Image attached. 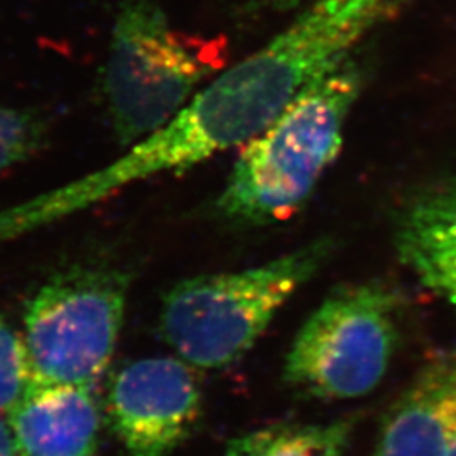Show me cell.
I'll return each mask as SVG.
<instances>
[{"instance_id": "cell-1", "label": "cell", "mask_w": 456, "mask_h": 456, "mask_svg": "<svg viewBox=\"0 0 456 456\" xmlns=\"http://www.w3.org/2000/svg\"><path fill=\"white\" fill-rule=\"evenodd\" d=\"M409 0H313L265 46L218 73L163 129L114 163L17 207L28 232L53 225L163 173H180L242 147L271 126L310 83L340 65Z\"/></svg>"}, {"instance_id": "cell-10", "label": "cell", "mask_w": 456, "mask_h": 456, "mask_svg": "<svg viewBox=\"0 0 456 456\" xmlns=\"http://www.w3.org/2000/svg\"><path fill=\"white\" fill-rule=\"evenodd\" d=\"M395 247L411 273L456 308V180L409 201L395 225Z\"/></svg>"}, {"instance_id": "cell-3", "label": "cell", "mask_w": 456, "mask_h": 456, "mask_svg": "<svg viewBox=\"0 0 456 456\" xmlns=\"http://www.w3.org/2000/svg\"><path fill=\"white\" fill-rule=\"evenodd\" d=\"M227 61L225 41L178 31L159 0H114L100 92L122 146L163 129Z\"/></svg>"}, {"instance_id": "cell-5", "label": "cell", "mask_w": 456, "mask_h": 456, "mask_svg": "<svg viewBox=\"0 0 456 456\" xmlns=\"http://www.w3.org/2000/svg\"><path fill=\"white\" fill-rule=\"evenodd\" d=\"M127 279L73 267L46 281L24 311V346L34 382L94 389L124 325Z\"/></svg>"}, {"instance_id": "cell-8", "label": "cell", "mask_w": 456, "mask_h": 456, "mask_svg": "<svg viewBox=\"0 0 456 456\" xmlns=\"http://www.w3.org/2000/svg\"><path fill=\"white\" fill-rule=\"evenodd\" d=\"M17 455L92 456L100 411L88 387L34 382L7 416Z\"/></svg>"}, {"instance_id": "cell-4", "label": "cell", "mask_w": 456, "mask_h": 456, "mask_svg": "<svg viewBox=\"0 0 456 456\" xmlns=\"http://www.w3.org/2000/svg\"><path fill=\"white\" fill-rule=\"evenodd\" d=\"M326 256L328 245L314 244L257 267L183 281L164 297L166 342L186 363L200 369L227 367L254 346Z\"/></svg>"}, {"instance_id": "cell-7", "label": "cell", "mask_w": 456, "mask_h": 456, "mask_svg": "<svg viewBox=\"0 0 456 456\" xmlns=\"http://www.w3.org/2000/svg\"><path fill=\"white\" fill-rule=\"evenodd\" d=\"M201 392L184 360H135L115 375L107 416L129 456H169L195 428Z\"/></svg>"}, {"instance_id": "cell-2", "label": "cell", "mask_w": 456, "mask_h": 456, "mask_svg": "<svg viewBox=\"0 0 456 456\" xmlns=\"http://www.w3.org/2000/svg\"><path fill=\"white\" fill-rule=\"evenodd\" d=\"M354 54L310 83L242 146L216 201L225 216L264 225L305 205L338 158L346 120L367 83V66Z\"/></svg>"}, {"instance_id": "cell-12", "label": "cell", "mask_w": 456, "mask_h": 456, "mask_svg": "<svg viewBox=\"0 0 456 456\" xmlns=\"http://www.w3.org/2000/svg\"><path fill=\"white\" fill-rule=\"evenodd\" d=\"M48 115L33 107L0 105V173L28 163L48 146Z\"/></svg>"}, {"instance_id": "cell-11", "label": "cell", "mask_w": 456, "mask_h": 456, "mask_svg": "<svg viewBox=\"0 0 456 456\" xmlns=\"http://www.w3.org/2000/svg\"><path fill=\"white\" fill-rule=\"evenodd\" d=\"M352 423L277 424L239 436L225 456H343Z\"/></svg>"}, {"instance_id": "cell-15", "label": "cell", "mask_w": 456, "mask_h": 456, "mask_svg": "<svg viewBox=\"0 0 456 456\" xmlns=\"http://www.w3.org/2000/svg\"><path fill=\"white\" fill-rule=\"evenodd\" d=\"M257 5L269 11H277V12H288L297 9L305 0H254Z\"/></svg>"}, {"instance_id": "cell-16", "label": "cell", "mask_w": 456, "mask_h": 456, "mask_svg": "<svg viewBox=\"0 0 456 456\" xmlns=\"http://www.w3.org/2000/svg\"><path fill=\"white\" fill-rule=\"evenodd\" d=\"M446 456H456V435L453 441H452V444H450V448H448V453Z\"/></svg>"}, {"instance_id": "cell-9", "label": "cell", "mask_w": 456, "mask_h": 456, "mask_svg": "<svg viewBox=\"0 0 456 456\" xmlns=\"http://www.w3.org/2000/svg\"><path fill=\"white\" fill-rule=\"evenodd\" d=\"M456 435V355L428 363L380 429L377 456H446Z\"/></svg>"}, {"instance_id": "cell-14", "label": "cell", "mask_w": 456, "mask_h": 456, "mask_svg": "<svg viewBox=\"0 0 456 456\" xmlns=\"http://www.w3.org/2000/svg\"><path fill=\"white\" fill-rule=\"evenodd\" d=\"M0 456H17L16 443L9 423L0 416Z\"/></svg>"}, {"instance_id": "cell-6", "label": "cell", "mask_w": 456, "mask_h": 456, "mask_svg": "<svg viewBox=\"0 0 456 456\" xmlns=\"http://www.w3.org/2000/svg\"><path fill=\"white\" fill-rule=\"evenodd\" d=\"M395 296L372 282L330 296L299 330L286 360V380L323 399L374 391L395 350Z\"/></svg>"}, {"instance_id": "cell-13", "label": "cell", "mask_w": 456, "mask_h": 456, "mask_svg": "<svg viewBox=\"0 0 456 456\" xmlns=\"http://www.w3.org/2000/svg\"><path fill=\"white\" fill-rule=\"evenodd\" d=\"M34 384L24 340L0 318V416H9Z\"/></svg>"}]
</instances>
